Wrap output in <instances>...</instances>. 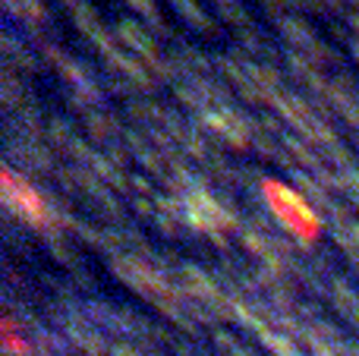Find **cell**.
<instances>
[{"instance_id":"2","label":"cell","mask_w":359,"mask_h":356,"mask_svg":"<svg viewBox=\"0 0 359 356\" xmlns=\"http://www.w3.org/2000/svg\"><path fill=\"white\" fill-rule=\"evenodd\" d=\"M0 183H4V199L13 212L22 221L35 227H44L50 221V208L48 199L41 196V189L35 183H29L25 177H19L13 167H0Z\"/></svg>"},{"instance_id":"1","label":"cell","mask_w":359,"mask_h":356,"mask_svg":"<svg viewBox=\"0 0 359 356\" xmlns=\"http://www.w3.org/2000/svg\"><path fill=\"white\" fill-rule=\"evenodd\" d=\"M259 196L265 202V208L271 212V218L290 233L293 240L312 246L322 240L325 221L318 214V208L299 193L297 186H290L280 177H262L259 180Z\"/></svg>"}]
</instances>
